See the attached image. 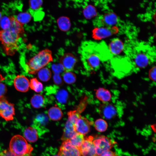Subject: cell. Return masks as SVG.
I'll list each match as a JSON object with an SVG mask.
<instances>
[{
	"label": "cell",
	"mask_w": 156,
	"mask_h": 156,
	"mask_svg": "<svg viewBox=\"0 0 156 156\" xmlns=\"http://www.w3.org/2000/svg\"><path fill=\"white\" fill-rule=\"evenodd\" d=\"M100 45L89 41H83L78 49V52L84 68L88 71L96 70L100 66L102 57Z\"/></svg>",
	"instance_id": "1"
},
{
	"label": "cell",
	"mask_w": 156,
	"mask_h": 156,
	"mask_svg": "<svg viewBox=\"0 0 156 156\" xmlns=\"http://www.w3.org/2000/svg\"><path fill=\"white\" fill-rule=\"evenodd\" d=\"M53 61L51 51L46 49L40 51L30 59L26 64L25 69L29 74H35Z\"/></svg>",
	"instance_id": "2"
},
{
	"label": "cell",
	"mask_w": 156,
	"mask_h": 156,
	"mask_svg": "<svg viewBox=\"0 0 156 156\" xmlns=\"http://www.w3.org/2000/svg\"><path fill=\"white\" fill-rule=\"evenodd\" d=\"M20 36L15 31L10 29L0 31V41L7 55H13L18 49L17 42Z\"/></svg>",
	"instance_id": "3"
},
{
	"label": "cell",
	"mask_w": 156,
	"mask_h": 156,
	"mask_svg": "<svg viewBox=\"0 0 156 156\" xmlns=\"http://www.w3.org/2000/svg\"><path fill=\"white\" fill-rule=\"evenodd\" d=\"M9 149L15 156H25L31 154L33 148L22 136L17 135L11 138Z\"/></svg>",
	"instance_id": "4"
},
{
	"label": "cell",
	"mask_w": 156,
	"mask_h": 156,
	"mask_svg": "<svg viewBox=\"0 0 156 156\" xmlns=\"http://www.w3.org/2000/svg\"><path fill=\"white\" fill-rule=\"evenodd\" d=\"M119 31L116 26L99 27L94 28L92 31V37L94 40H100L117 33Z\"/></svg>",
	"instance_id": "5"
},
{
	"label": "cell",
	"mask_w": 156,
	"mask_h": 156,
	"mask_svg": "<svg viewBox=\"0 0 156 156\" xmlns=\"http://www.w3.org/2000/svg\"><path fill=\"white\" fill-rule=\"evenodd\" d=\"M15 114L14 105L4 96L0 98V116L7 121L13 120Z\"/></svg>",
	"instance_id": "6"
},
{
	"label": "cell",
	"mask_w": 156,
	"mask_h": 156,
	"mask_svg": "<svg viewBox=\"0 0 156 156\" xmlns=\"http://www.w3.org/2000/svg\"><path fill=\"white\" fill-rule=\"evenodd\" d=\"M96 154L99 156L104 151L110 150L112 146L110 139L107 137L100 135L93 140Z\"/></svg>",
	"instance_id": "7"
},
{
	"label": "cell",
	"mask_w": 156,
	"mask_h": 156,
	"mask_svg": "<svg viewBox=\"0 0 156 156\" xmlns=\"http://www.w3.org/2000/svg\"><path fill=\"white\" fill-rule=\"evenodd\" d=\"M57 154L60 156H81L79 148L72 144L69 140L63 141Z\"/></svg>",
	"instance_id": "8"
},
{
	"label": "cell",
	"mask_w": 156,
	"mask_h": 156,
	"mask_svg": "<svg viewBox=\"0 0 156 156\" xmlns=\"http://www.w3.org/2000/svg\"><path fill=\"white\" fill-rule=\"evenodd\" d=\"M77 62V57L70 53L63 54L60 59V64L62 66L64 72L72 71Z\"/></svg>",
	"instance_id": "9"
},
{
	"label": "cell",
	"mask_w": 156,
	"mask_h": 156,
	"mask_svg": "<svg viewBox=\"0 0 156 156\" xmlns=\"http://www.w3.org/2000/svg\"><path fill=\"white\" fill-rule=\"evenodd\" d=\"M92 136L85 138L81 146L79 148L82 156H99L96 153Z\"/></svg>",
	"instance_id": "10"
},
{
	"label": "cell",
	"mask_w": 156,
	"mask_h": 156,
	"mask_svg": "<svg viewBox=\"0 0 156 156\" xmlns=\"http://www.w3.org/2000/svg\"><path fill=\"white\" fill-rule=\"evenodd\" d=\"M94 23L96 27H111L115 26L118 21L117 16L114 13L109 12L105 14L97 19Z\"/></svg>",
	"instance_id": "11"
},
{
	"label": "cell",
	"mask_w": 156,
	"mask_h": 156,
	"mask_svg": "<svg viewBox=\"0 0 156 156\" xmlns=\"http://www.w3.org/2000/svg\"><path fill=\"white\" fill-rule=\"evenodd\" d=\"M99 112L101 116L106 119H110L115 116L116 110L112 104L107 103L101 104L99 108Z\"/></svg>",
	"instance_id": "12"
},
{
	"label": "cell",
	"mask_w": 156,
	"mask_h": 156,
	"mask_svg": "<svg viewBox=\"0 0 156 156\" xmlns=\"http://www.w3.org/2000/svg\"><path fill=\"white\" fill-rule=\"evenodd\" d=\"M92 124L87 119L81 116L75 124L76 131L83 135L86 134L90 131V126Z\"/></svg>",
	"instance_id": "13"
},
{
	"label": "cell",
	"mask_w": 156,
	"mask_h": 156,
	"mask_svg": "<svg viewBox=\"0 0 156 156\" xmlns=\"http://www.w3.org/2000/svg\"><path fill=\"white\" fill-rule=\"evenodd\" d=\"M14 85L18 91L25 92L29 89L30 82L28 79L23 75H17L14 80Z\"/></svg>",
	"instance_id": "14"
},
{
	"label": "cell",
	"mask_w": 156,
	"mask_h": 156,
	"mask_svg": "<svg viewBox=\"0 0 156 156\" xmlns=\"http://www.w3.org/2000/svg\"><path fill=\"white\" fill-rule=\"evenodd\" d=\"M75 123L68 119L66 121L61 140L64 141L69 140L70 138L77 132L75 128Z\"/></svg>",
	"instance_id": "15"
},
{
	"label": "cell",
	"mask_w": 156,
	"mask_h": 156,
	"mask_svg": "<svg viewBox=\"0 0 156 156\" xmlns=\"http://www.w3.org/2000/svg\"><path fill=\"white\" fill-rule=\"evenodd\" d=\"M124 48V44L121 40L118 38L113 39L109 45V50L110 52L114 55L120 54Z\"/></svg>",
	"instance_id": "16"
},
{
	"label": "cell",
	"mask_w": 156,
	"mask_h": 156,
	"mask_svg": "<svg viewBox=\"0 0 156 156\" xmlns=\"http://www.w3.org/2000/svg\"><path fill=\"white\" fill-rule=\"evenodd\" d=\"M135 65L138 68H144L146 66L150 63L148 56L144 53H139L137 54L134 58Z\"/></svg>",
	"instance_id": "17"
},
{
	"label": "cell",
	"mask_w": 156,
	"mask_h": 156,
	"mask_svg": "<svg viewBox=\"0 0 156 156\" xmlns=\"http://www.w3.org/2000/svg\"><path fill=\"white\" fill-rule=\"evenodd\" d=\"M96 98L103 103L108 102L110 101L112 94L108 90L100 87L95 90Z\"/></svg>",
	"instance_id": "18"
},
{
	"label": "cell",
	"mask_w": 156,
	"mask_h": 156,
	"mask_svg": "<svg viewBox=\"0 0 156 156\" xmlns=\"http://www.w3.org/2000/svg\"><path fill=\"white\" fill-rule=\"evenodd\" d=\"M54 91L55 99L57 103L61 105L66 104L68 101L69 98L68 92L64 89H60Z\"/></svg>",
	"instance_id": "19"
},
{
	"label": "cell",
	"mask_w": 156,
	"mask_h": 156,
	"mask_svg": "<svg viewBox=\"0 0 156 156\" xmlns=\"http://www.w3.org/2000/svg\"><path fill=\"white\" fill-rule=\"evenodd\" d=\"M48 115L50 119L53 121L59 120L63 116V114L61 109L56 105L51 107L49 109Z\"/></svg>",
	"instance_id": "20"
},
{
	"label": "cell",
	"mask_w": 156,
	"mask_h": 156,
	"mask_svg": "<svg viewBox=\"0 0 156 156\" xmlns=\"http://www.w3.org/2000/svg\"><path fill=\"white\" fill-rule=\"evenodd\" d=\"M24 134L25 139L29 142H35L38 140L37 131L34 128L31 127L27 128L25 130Z\"/></svg>",
	"instance_id": "21"
},
{
	"label": "cell",
	"mask_w": 156,
	"mask_h": 156,
	"mask_svg": "<svg viewBox=\"0 0 156 156\" xmlns=\"http://www.w3.org/2000/svg\"><path fill=\"white\" fill-rule=\"evenodd\" d=\"M11 22L10 27L9 29H12L21 36H22L24 32L23 28V25L19 22L16 18L13 16L9 17Z\"/></svg>",
	"instance_id": "22"
},
{
	"label": "cell",
	"mask_w": 156,
	"mask_h": 156,
	"mask_svg": "<svg viewBox=\"0 0 156 156\" xmlns=\"http://www.w3.org/2000/svg\"><path fill=\"white\" fill-rule=\"evenodd\" d=\"M30 102L33 107L36 108H39L42 107L44 105L45 100L42 95L36 94L32 97Z\"/></svg>",
	"instance_id": "23"
},
{
	"label": "cell",
	"mask_w": 156,
	"mask_h": 156,
	"mask_svg": "<svg viewBox=\"0 0 156 156\" xmlns=\"http://www.w3.org/2000/svg\"><path fill=\"white\" fill-rule=\"evenodd\" d=\"M84 139V135L76 132L70 138L69 140L72 144L79 148Z\"/></svg>",
	"instance_id": "24"
},
{
	"label": "cell",
	"mask_w": 156,
	"mask_h": 156,
	"mask_svg": "<svg viewBox=\"0 0 156 156\" xmlns=\"http://www.w3.org/2000/svg\"><path fill=\"white\" fill-rule=\"evenodd\" d=\"M57 24L59 29L63 31H68L71 27V24L69 20L66 17L60 18L57 20Z\"/></svg>",
	"instance_id": "25"
},
{
	"label": "cell",
	"mask_w": 156,
	"mask_h": 156,
	"mask_svg": "<svg viewBox=\"0 0 156 156\" xmlns=\"http://www.w3.org/2000/svg\"><path fill=\"white\" fill-rule=\"evenodd\" d=\"M48 119L47 116L45 114H40L36 116L34 121V123L37 127L43 129L46 125L48 122Z\"/></svg>",
	"instance_id": "26"
},
{
	"label": "cell",
	"mask_w": 156,
	"mask_h": 156,
	"mask_svg": "<svg viewBox=\"0 0 156 156\" xmlns=\"http://www.w3.org/2000/svg\"><path fill=\"white\" fill-rule=\"evenodd\" d=\"M51 72L47 68H43L40 69L38 73V77L41 81L46 82L49 80L51 77Z\"/></svg>",
	"instance_id": "27"
},
{
	"label": "cell",
	"mask_w": 156,
	"mask_h": 156,
	"mask_svg": "<svg viewBox=\"0 0 156 156\" xmlns=\"http://www.w3.org/2000/svg\"><path fill=\"white\" fill-rule=\"evenodd\" d=\"M94 126L95 129L99 132L106 131L107 128L108 124L106 121L103 118H99L95 122Z\"/></svg>",
	"instance_id": "28"
},
{
	"label": "cell",
	"mask_w": 156,
	"mask_h": 156,
	"mask_svg": "<svg viewBox=\"0 0 156 156\" xmlns=\"http://www.w3.org/2000/svg\"><path fill=\"white\" fill-rule=\"evenodd\" d=\"M62 76L64 81L68 84L73 83L76 80V75L71 71L64 72Z\"/></svg>",
	"instance_id": "29"
},
{
	"label": "cell",
	"mask_w": 156,
	"mask_h": 156,
	"mask_svg": "<svg viewBox=\"0 0 156 156\" xmlns=\"http://www.w3.org/2000/svg\"><path fill=\"white\" fill-rule=\"evenodd\" d=\"M29 87L31 89L37 92H41L43 89L42 84L36 78H33L30 80Z\"/></svg>",
	"instance_id": "30"
},
{
	"label": "cell",
	"mask_w": 156,
	"mask_h": 156,
	"mask_svg": "<svg viewBox=\"0 0 156 156\" xmlns=\"http://www.w3.org/2000/svg\"><path fill=\"white\" fill-rule=\"evenodd\" d=\"M30 15L27 12L19 14L16 18L17 20L23 25L29 22L31 19Z\"/></svg>",
	"instance_id": "31"
},
{
	"label": "cell",
	"mask_w": 156,
	"mask_h": 156,
	"mask_svg": "<svg viewBox=\"0 0 156 156\" xmlns=\"http://www.w3.org/2000/svg\"><path fill=\"white\" fill-rule=\"evenodd\" d=\"M11 24L9 17L4 16L1 17L0 20V26L3 30H5L9 29Z\"/></svg>",
	"instance_id": "32"
},
{
	"label": "cell",
	"mask_w": 156,
	"mask_h": 156,
	"mask_svg": "<svg viewBox=\"0 0 156 156\" xmlns=\"http://www.w3.org/2000/svg\"><path fill=\"white\" fill-rule=\"evenodd\" d=\"M68 119L75 122L81 116L80 114L76 110L70 111L67 113Z\"/></svg>",
	"instance_id": "33"
},
{
	"label": "cell",
	"mask_w": 156,
	"mask_h": 156,
	"mask_svg": "<svg viewBox=\"0 0 156 156\" xmlns=\"http://www.w3.org/2000/svg\"><path fill=\"white\" fill-rule=\"evenodd\" d=\"M40 0H30L29 5L31 8L34 10L37 9L40 6Z\"/></svg>",
	"instance_id": "34"
},
{
	"label": "cell",
	"mask_w": 156,
	"mask_h": 156,
	"mask_svg": "<svg viewBox=\"0 0 156 156\" xmlns=\"http://www.w3.org/2000/svg\"><path fill=\"white\" fill-rule=\"evenodd\" d=\"M148 76L149 79L152 81H156V66L152 67L150 69L148 73Z\"/></svg>",
	"instance_id": "35"
},
{
	"label": "cell",
	"mask_w": 156,
	"mask_h": 156,
	"mask_svg": "<svg viewBox=\"0 0 156 156\" xmlns=\"http://www.w3.org/2000/svg\"><path fill=\"white\" fill-rule=\"evenodd\" d=\"M53 79L54 82L56 84L59 86L63 84V81L59 74H54Z\"/></svg>",
	"instance_id": "36"
},
{
	"label": "cell",
	"mask_w": 156,
	"mask_h": 156,
	"mask_svg": "<svg viewBox=\"0 0 156 156\" xmlns=\"http://www.w3.org/2000/svg\"><path fill=\"white\" fill-rule=\"evenodd\" d=\"M7 90L6 86L0 82V98L4 96L7 92Z\"/></svg>",
	"instance_id": "37"
},
{
	"label": "cell",
	"mask_w": 156,
	"mask_h": 156,
	"mask_svg": "<svg viewBox=\"0 0 156 156\" xmlns=\"http://www.w3.org/2000/svg\"><path fill=\"white\" fill-rule=\"evenodd\" d=\"M52 70L54 74H59L63 71H64L62 66L60 64V66L54 65L52 66Z\"/></svg>",
	"instance_id": "38"
},
{
	"label": "cell",
	"mask_w": 156,
	"mask_h": 156,
	"mask_svg": "<svg viewBox=\"0 0 156 156\" xmlns=\"http://www.w3.org/2000/svg\"><path fill=\"white\" fill-rule=\"evenodd\" d=\"M116 155L113 152L109 150L103 152L100 156H116Z\"/></svg>",
	"instance_id": "39"
},
{
	"label": "cell",
	"mask_w": 156,
	"mask_h": 156,
	"mask_svg": "<svg viewBox=\"0 0 156 156\" xmlns=\"http://www.w3.org/2000/svg\"><path fill=\"white\" fill-rule=\"evenodd\" d=\"M0 156H15L8 149L5 150L0 153ZM25 156H31L27 155Z\"/></svg>",
	"instance_id": "40"
},
{
	"label": "cell",
	"mask_w": 156,
	"mask_h": 156,
	"mask_svg": "<svg viewBox=\"0 0 156 156\" xmlns=\"http://www.w3.org/2000/svg\"><path fill=\"white\" fill-rule=\"evenodd\" d=\"M5 79V78L0 73V82L3 81Z\"/></svg>",
	"instance_id": "41"
},
{
	"label": "cell",
	"mask_w": 156,
	"mask_h": 156,
	"mask_svg": "<svg viewBox=\"0 0 156 156\" xmlns=\"http://www.w3.org/2000/svg\"><path fill=\"white\" fill-rule=\"evenodd\" d=\"M1 18V12H0V20Z\"/></svg>",
	"instance_id": "42"
},
{
	"label": "cell",
	"mask_w": 156,
	"mask_h": 156,
	"mask_svg": "<svg viewBox=\"0 0 156 156\" xmlns=\"http://www.w3.org/2000/svg\"><path fill=\"white\" fill-rule=\"evenodd\" d=\"M52 156H60L58 154L57 155H55Z\"/></svg>",
	"instance_id": "43"
},
{
	"label": "cell",
	"mask_w": 156,
	"mask_h": 156,
	"mask_svg": "<svg viewBox=\"0 0 156 156\" xmlns=\"http://www.w3.org/2000/svg\"><path fill=\"white\" fill-rule=\"evenodd\" d=\"M116 156H118V155H117V154L116 155Z\"/></svg>",
	"instance_id": "44"
}]
</instances>
